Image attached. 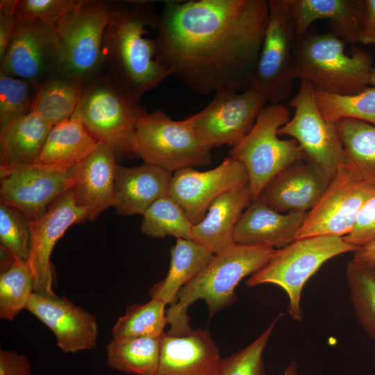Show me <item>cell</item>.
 I'll return each mask as SVG.
<instances>
[{
    "mask_svg": "<svg viewBox=\"0 0 375 375\" xmlns=\"http://www.w3.org/2000/svg\"><path fill=\"white\" fill-rule=\"evenodd\" d=\"M283 315H278L251 344L230 356L221 358L217 375H265L262 353L276 324Z\"/></svg>",
    "mask_w": 375,
    "mask_h": 375,
    "instance_id": "39",
    "label": "cell"
},
{
    "mask_svg": "<svg viewBox=\"0 0 375 375\" xmlns=\"http://www.w3.org/2000/svg\"><path fill=\"white\" fill-rule=\"evenodd\" d=\"M290 119L285 106H265L249 133L229 151L247 170L252 201L277 173L306 155L294 139L279 138L278 129Z\"/></svg>",
    "mask_w": 375,
    "mask_h": 375,
    "instance_id": "8",
    "label": "cell"
},
{
    "mask_svg": "<svg viewBox=\"0 0 375 375\" xmlns=\"http://www.w3.org/2000/svg\"><path fill=\"white\" fill-rule=\"evenodd\" d=\"M252 201L249 184L225 192L210 205L204 218L192 229V240L214 255L235 244V227Z\"/></svg>",
    "mask_w": 375,
    "mask_h": 375,
    "instance_id": "25",
    "label": "cell"
},
{
    "mask_svg": "<svg viewBox=\"0 0 375 375\" xmlns=\"http://www.w3.org/2000/svg\"><path fill=\"white\" fill-rule=\"evenodd\" d=\"M282 375H298L297 362L295 360H292Z\"/></svg>",
    "mask_w": 375,
    "mask_h": 375,
    "instance_id": "46",
    "label": "cell"
},
{
    "mask_svg": "<svg viewBox=\"0 0 375 375\" xmlns=\"http://www.w3.org/2000/svg\"><path fill=\"white\" fill-rule=\"evenodd\" d=\"M269 16L266 0L165 1L158 58L192 92L250 87Z\"/></svg>",
    "mask_w": 375,
    "mask_h": 375,
    "instance_id": "1",
    "label": "cell"
},
{
    "mask_svg": "<svg viewBox=\"0 0 375 375\" xmlns=\"http://www.w3.org/2000/svg\"><path fill=\"white\" fill-rule=\"evenodd\" d=\"M369 85L375 86V69H374L371 73L369 78Z\"/></svg>",
    "mask_w": 375,
    "mask_h": 375,
    "instance_id": "47",
    "label": "cell"
},
{
    "mask_svg": "<svg viewBox=\"0 0 375 375\" xmlns=\"http://www.w3.org/2000/svg\"><path fill=\"white\" fill-rule=\"evenodd\" d=\"M142 215L143 234L156 238L170 235L192 240L193 224L183 208L170 195L154 201Z\"/></svg>",
    "mask_w": 375,
    "mask_h": 375,
    "instance_id": "34",
    "label": "cell"
},
{
    "mask_svg": "<svg viewBox=\"0 0 375 375\" xmlns=\"http://www.w3.org/2000/svg\"><path fill=\"white\" fill-rule=\"evenodd\" d=\"M169 267L165 278L149 291L151 299L170 306L178 301L181 289L196 277L210 262L214 254L201 244L189 240L176 239L169 251Z\"/></svg>",
    "mask_w": 375,
    "mask_h": 375,
    "instance_id": "28",
    "label": "cell"
},
{
    "mask_svg": "<svg viewBox=\"0 0 375 375\" xmlns=\"http://www.w3.org/2000/svg\"><path fill=\"white\" fill-rule=\"evenodd\" d=\"M218 348L206 329L160 337L158 369L153 375H217L220 362Z\"/></svg>",
    "mask_w": 375,
    "mask_h": 375,
    "instance_id": "21",
    "label": "cell"
},
{
    "mask_svg": "<svg viewBox=\"0 0 375 375\" xmlns=\"http://www.w3.org/2000/svg\"><path fill=\"white\" fill-rule=\"evenodd\" d=\"M358 42L362 44H375V0H365Z\"/></svg>",
    "mask_w": 375,
    "mask_h": 375,
    "instance_id": "44",
    "label": "cell"
},
{
    "mask_svg": "<svg viewBox=\"0 0 375 375\" xmlns=\"http://www.w3.org/2000/svg\"><path fill=\"white\" fill-rule=\"evenodd\" d=\"M26 309L52 331L62 352L74 353L97 347L98 326L95 315L65 297L33 292Z\"/></svg>",
    "mask_w": 375,
    "mask_h": 375,
    "instance_id": "19",
    "label": "cell"
},
{
    "mask_svg": "<svg viewBox=\"0 0 375 375\" xmlns=\"http://www.w3.org/2000/svg\"><path fill=\"white\" fill-rule=\"evenodd\" d=\"M87 220V212L77 206L69 190L37 219L31 221L29 256L26 264L31 274L34 292L53 296V275L50 258L54 246L73 224Z\"/></svg>",
    "mask_w": 375,
    "mask_h": 375,
    "instance_id": "16",
    "label": "cell"
},
{
    "mask_svg": "<svg viewBox=\"0 0 375 375\" xmlns=\"http://www.w3.org/2000/svg\"><path fill=\"white\" fill-rule=\"evenodd\" d=\"M317 103L323 117L338 122L344 119L363 121L375 126V86L351 95L335 94L315 90Z\"/></svg>",
    "mask_w": 375,
    "mask_h": 375,
    "instance_id": "36",
    "label": "cell"
},
{
    "mask_svg": "<svg viewBox=\"0 0 375 375\" xmlns=\"http://www.w3.org/2000/svg\"><path fill=\"white\" fill-rule=\"evenodd\" d=\"M289 106L294 109V116L278 129V136L294 139L303 153L333 177L346 163L345 153L336 123L323 117L309 82L301 81Z\"/></svg>",
    "mask_w": 375,
    "mask_h": 375,
    "instance_id": "12",
    "label": "cell"
},
{
    "mask_svg": "<svg viewBox=\"0 0 375 375\" xmlns=\"http://www.w3.org/2000/svg\"><path fill=\"white\" fill-rule=\"evenodd\" d=\"M52 127L33 111L0 128V165L34 164Z\"/></svg>",
    "mask_w": 375,
    "mask_h": 375,
    "instance_id": "27",
    "label": "cell"
},
{
    "mask_svg": "<svg viewBox=\"0 0 375 375\" xmlns=\"http://www.w3.org/2000/svg\"><path fill=\"white\" fill-rule=\"evenodd\" d=\"M84 83L58 69L38 85L33 111L53 126L69 120L81 99Z\"/></svg>",
    "mask_w": 375,
    "mask_h": 375,
    "instance_id": "29",
    "label": "cell"
},
{
    "mask_svg": "<svg viewBox=\"0 0 375 375\" xmlns=\"http://www.w3.org/2000/svg\"><path fill=\"white\" fill-rule=\"evenodd\" d=\"M352 260L364 265H375V241L356 250Z\"/></svg>",
    "mask_w": 375,
    "mask_h": 375,
    "instance_id": "45",
    "label": "cell"
},
{
    "mask_svg": "<svg viewBox=\"0 0 375 375\" xmlns=\"http://www.w3.org/2000/svg\"><path fill=\"white\" fill-rule=\"evenodd\" d=\"M346 280L355 317L375 343V265L348 262Z\"/></svg>",
    "mask_w": 375,
    "mask_h": 375,
    "instance_id": "33",
    "label": "cell"
},
{
    "mask_svg": "<svg viewBox=\"0 0 375 375\" xmlns=\"http://www.w3.org/2000/svg\"><path fill=\"white\" fill-rule=\"evenodd\" d=\"M110 12L103 42L104 73L130 101L159 86L170 72L158 58L156 38L160 12L153 1H109Z\"/></svg>",
    "mask_w": 375,
    "mask_h": 375,
    "instance_id": "2",
    "label": "cell"
},
{
    "mask_svg": "<svg viewBox=\"0 0 375 375\" xmlns=\"http://www.w3.org/2000/svg\"><path fill=\"white\" fill-rule=\"evenodd\" d=\"M80 0H22L17 8L18 22L40 20L56 31Z\"/></svg>",
    "mask_w": 375,
    "mask_h": 375,
    "instance_id": "40",
    "label": "cell"
},
{
    "mask_svg": "<svg viewBox=\"0 0 375 375\" xmlns=\"http://www.w3.org/2000/svg\"><path fill=\"white\" fill-rule=\"evenodd\" d=\"M172 177V172L151 163L118 165L112 207L121 215H143L154 201L169 195Z\"/></svg>",
    "mask_w": 375,
    "mask_h": 375,
    "instance_id": "22",
    "label": "cell"
},
{
    "mask_svg": "<svg viewBox=\"0 0 375 375\" xmlns=\"http://www.w3.org/2000/svg\"><path fill=\"white\" fill-rule=\"evenodd\" d=\"M0 201L31 221L72 187L70 171L60 172L35 164L0 165Z\"/></svg>",
    "mask_w": 375,
    "mask_h": 375,
    "instance_id": "14",
    "label": "cell"
},
{
    "mask_svg": "<svg viewBox=\"0 0 375 375\" xmlns=\"http://www.w3.org/2000/svg\"><path fill=\"white\" fill-rule=\"evenodd\" d=\"M117 165L112 151L98 142L85 159L70 169L73 199L85 210L87 220H95L101 212L112 206Z\"/></svg>",
    "mask_w": 375,
    "mask_h": 375,
    "instance_id": "20",
    "label": "cell"
},
{
    "mask_svg": "<svg viewBox=\"0 0 375 375\" xmlns=\"http://www.w3.org/2000/svg\"><path fill=\"white\" fill-rule=\"evenodd\" d=\"M346 43L331 32L308 31L296 37L293 48L294 78L309 82L315 91L351 95L369 85L372 57L365 49Z\"/></svg>",
    "mask_w": 375,
    "mask_h": 375,
    "instance_id": "4",
    "label": "cell"
},
{
    "mask_svg": "<svg viewBox=\"0 0 375 375\" xmlns=\"http://www.w3.org/2000/svg\"><path fill=\"white\" fill-rule=\"evenodd\" d=\"M296 37L318 20H326L329 32L346 44L358 42L365 0H289Z\"/></svg>",
    "mask_w": 375,
    "mask_h": 375,
    "instance_id": "24",
    "label": "cell"
},
{
    "mask_svg": "<svg viewBox=\"0 0 375 375\" xmlns=\"http://www.w3.org/2000/svg\"><path fill=\"white\" fill-rule=\"evenodd\" d=\"M307 213L279 212L259 199L244 210L233 232L237 244L283 248L294 240Z\"/></svg>",
    "mask_w": 375,
    "mask_h": 375,
    "instance_id": "23",
    "label": "cell"
},
{
    "mask_svg": "<svg viewBox=\"0 0 375 375\" xmlns=\"http://www.w3.org/2000/svg\"><path fill=\"white\" fill-rule=\"evenodd\" d=\"M248 183L249 175L244 165L229 156L208 171L193 168L176 171L169 195L183 208L194 226L204 218L218 197Z\"/></svg>",
    "mask_w": 375,
    "mask_h": 375,
    "instance_id": "15",
    "label": "cell"
},
{
    "mask_svg": "<svg viewBox=\"0 0 375 375\" xmlns=\"http://www.w3.org/2000/svg\"><path fill=\"white\" fill-rule=\"evenodd\" d=\"M31 240V220L18 209L0 202L1 250L27 262Z\"/></svg>",
    "mask_w": 375,
    "mask_h": 375,
    "instance_id": "38",
    "label": "cell"
},
{
    "mask_svg": "<svg viewBox=\"0 0 375 375\" xmlns=\"http://www.w3.org/2000/svg\"><path fill=\"white\" fill-rule=\"evenodd\" d=\"M19 3V0L0 1V60L3 57L18 24L16 12Z\"/></svg>",
    "mask_w": 375,
    "mask_h": 375,
    "instance_id": "42",
    "label": "cell"
},
{
    "mask_svg": "<svg viewBox=\"0 0 375 375\" xmlns=\"http://www.w3.org/2000/svg\"><path fill=\"white\" fill-rule=\"evenodd\" d=\"M266 102L251 87L240 92L222 90L215 92L204 108L187 118L211 149L222 145L233 147L251 130Z\"/></svg>",
    "mask_w": 375,
    "mask_h": 375,
    "instance_id": "13",
    "label": "cell"
},
{
    "mask_svg": "<svg viewBox=\"0 0 375 375\" xmlns=\"http://www.w3.org/2000/svg\"><path fill=\"white\" fill-rule=\"evenodd\" d=\"M1 251L6 259L1 265L0 275V317L12 321L26 309L34 292L33 281L26 262Z\"/></svg>",
    "mask_w": 375,
    "mask_h": 375,
    "instance_id": "32",
    "label": "cell"
},
{
    "mask_svg": "<svg viewBox=\"0 0 375 375\" xmlns=\"http://www.w3.org/2000/svg\"><path fill=\"white\" fill-rule=\"evenodd\" d=\"M358 247L343 237L317 235L296 239L276 249L266 264L247 280L253 287L270 283L278 285L288 297V312L294 321H301V296L304 285L327 260L355 251Z\"/></svg>",
    "mask_w": 375,
    "mask_h": 375,
    "instance_id": "6",
    "label": "cell"
},
{
    "mask_svg": "<svg viewBox=\"0 0 375 375\" xmlns=\"http://www.w3.org/2000/svg\"><path fill=\"white\" fill-rule=\"evenodd\" d=\"M38 85L0 72V128L33 112Z\"/></svg>",
    "mask_w": 375,
    "mask_h": 375,
    "instance_id": "37",
    "label": "cell"
},
{
    "mask_svg": "<svg viewBox=\"0 0 375 375\" xmlns=\"http://www.w3.org/2000/svg\"><path fill=\"white\" fill-rule=\"evenodd\" d=\"M109 1L80 0L56 29L59 69L86 84L104 74L103 42Z\"/></svg>",
    "mask_w": 375,
    "mask_h": 375,
    "instance_id": "9",
    "label": "cell"
},
{
    "mask_svg": "<svg viewBox=\"0 0 375 375\" xmlns=\"http://www.w3.org/2000/svg\"><path fill=\"white\" fill-rule=\"evenodd\" d=\"M147 112L128 99L104 73L84 85L71 118L78 119L97 142L108 147L117 161L135 157L131 140L138 120Z\"/></svg>",
    "mask_w": 375,
    "mask_h": 375,
    "instance_id": "5",
    "label": "cell"
},
{
    "mask_svg": "<svg viewBox=\"0 0 375 375\" xmlns=\"http://www.w3.org/2000/svg\"><path fill=\"white\" fill-rule=\"evenodd\" d=\"M336 128L346 163L362 181L375 188V126L344 119L336 122Z\"/></svg>",
    "mask_w": 375,
    "mask_h": 375,
    "instance_id": "30",
    "label": "cell"
},
{
    "mask_svg": "<svg viewBox=\"0 0 375 375\" xmlns=\"http://www.w3.org/2000/svg\"><path fill=\"white\" fill-rule=\"evenodd\" d=\"M275 249L235 243L215 254L206 267L183 287L178 301L166 312L168 333L181 335L192 331L188 309L196 301H205L209 318L237 300L235 290L240 281L252 275L269 260Z\"/></svg>",
    "mask_w": 375,
    "mask_h": 375,
    "instance_id": "3",
    "label": "cell"
},
{
    "mask_svg": "<svg viewBox=\"0 0 375 375\" xmlns=\"http://www.w3.org/2000/svg\"><path fill=\"white\" fill-rule=\"evenodd\" d=\"M331 178L305 155L277 173L257 199L279 212L307 213L324 192Z\"/></svg>",
    "mask_w": 375,
    "mask_h": 375,
    "instance_id": "18",
    "label": "cell"
},
{
    "mask_svg": "<svg viewBox=\"0 0 375 375\" xmlns=\"http://www.w3.org/2000/svg\"><path fill=\"white\" fill-rule=\"evenodd\" d=\"M97 143L80 120L70 118L52 127L34 164L67 172L85 159Z\"/></svg>",
    "mask_w": 375,
    "mask_h": 375,
    "instance_id": "26",
    "label": "cell"
},
{
    "mask_svg": "<svg viewBox=\"0 0 375 375\" xmlns=\"http://www.w3.org/2000/svg\"><path fill=\"white\" fill-rule=\"evenodd\" d=\"M160 338L130 337L113 339L106 346L110 368L135 375H153L158 366Z\"/></svg>",
    "mask_w": 375,
    "mask_h": 375,
    "instance_id": "31",
    "label": "cell"
},
{
    "mask_svg": "<svg viewBox=\"0 0 375 375\" xmlns=\"http://www.w3.org/2000/svg\"><path fill=\"white\" fill-rule=\"evenodd\" d=\"M269 16L250 87L267 101L279 103L290 94L294 78L296 39L289 0H268Z\"/></svg>",
    "mask_w": 375,
    "mask_h": 375,
    "instance_id": "10",
    "label": "cell"
},
{
    "mask_svg": "<svg viewBox=\"0 0 375 375\" xmlns=\"http://www.w3.org/2000/svg\"><path fill=\"white\" fill-rule=\"evenodd\" d=\"M0 375H31L28 359L15 350L0 349Z\"/></svg>",
    "mask_w": 375,
    "mask_h": 375,
    "instance_id": "43",
    "label": "cell"
},
{
    "mask_svg": "<svg viewBox=\"0 0 375 375\" xmlns=\"http://www.w3.org/2000/svg\"><path fill=\"white\" fill-rule=\"evenodd\" d=\"M135 156L144 162L171 172L212 162L211 149L192 128L189 119L173 120L158 109L138 122L131 140Z\"/></svg>",
    "mask_w": 375,
    "mask_h": 375,
    "instance_id": "7",
    "label": "cell"
},
{
    "mask_svg": "<svg viewBox=\"0 0 375 375\" xmlns=\"http://www.w3.org/2000/svg\"><path fill=\"white\" fill-rule=\"evenodd\" d=\"M59 54L56 30L40 20L20 21L0 60V72L38 85L59 69Z\"/></svg>",
    "mask_w": 375,
    "mask_h": 375,
    "instance_id": "17",
    "label": "cell"
},
{
    "mask_svg": "<svg viewBox=\"0 0 375 375\" xmlns=\"http://www.w3.org/2000/svg\"><path fill=\"white\" fill-rule=\"evenodd\" d=\"M166 304L161 300L151 299L143 304L127 306L112 328L113 339L130 337L160 338L167 324Z\"/></svg>",
    "mask_w": 375,
    "mask_h": 375,
    "instance_id": "35",
    "label": "cell"
},
{
    "mask_svg": "<svg viewBox=\"0 0 375 375\" xmlns=\"http://www.w3.org/2000/svg\"><path fill=\"white\" fill-rule=\"evenodd\" d=\"M343 238L358 248L375 241V194L362 206L352 231Z\"/></svg>",
    "mask_w": 375,
    "mask_h": 375,
    "instance_id": "41",
    "label": "cell"
},
{
    "mask_svg": "<svg viewBox=\"0 0 375 375\" xmlns=\"http://www.w3.org/2000/svg\"><path fill=\"white\" fill-rule=\"evenodd\" d=\"M375 194L347 163L332 177L315 206L307 212L296 239L317 235L344 237L353 229L360 210Z\"/></svg>",
    "mask_w": 375,
    "mask_h": 375,
    "instance_id": "11",
    "label": "cell"
}]
</instances>
